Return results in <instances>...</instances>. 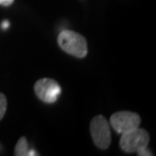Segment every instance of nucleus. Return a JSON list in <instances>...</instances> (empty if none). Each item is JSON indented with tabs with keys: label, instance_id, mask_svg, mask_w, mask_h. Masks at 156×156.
<instances>
[{
	"label": "nucleus",
	"instance_id": "obj_1",
	"mask_svg": "<svg viewBox=\"0 0 156 156\" xmlns=\"http://www.w3.org/2000/svg\"><path fill=\"white\" fill-rule=\"evenodd\" d=\"M58 44L62 50L76 57L83 58L88 53L87 41L83 36L72 30H62L58 36Z\"/></svg>",
	"mask_w": 156,
	"mask_h": 156
},
{
	"label": "nucleus",
	"instance_id": "obj_2",
	"mask_svg": "<svg viewBox=\"0 0 156 156\" xmlns=\"http://www.w3.org/2000/svg\"><path fill=\"white\" fill-rule=\"evenodd\" d=\"M89 128L95 146L101 149H107L111 143V133L106 118L102 115L95 116Z\"/></svg>",
	"mask_w": 156,
	"mask_h": 156
},
{
	"label": "nucleus",
	"instance_id": "obj_3",
	"mask_svg": "<svg viewBox=\"0 0 156 156\" xmlns=\"http://www.w3.org/2000/svg\"><path fill=\"white\" fill-rule=\"evenodd\" d=\"M149 142V134L142 128H134L123 133L120 140V146L126 153H134L140 148L147 147Z\"/></svg>",
	"mask_w": 156,
	"mask_h": 156
},
{
	"label": "nucleus",
	"instance_id": "obj_4",
	"mask_svg": "<svg viewBox=\"0 0 156 156\" xmlns=\"http://www.w3.org/2000/svg\"><path fill=\"white\" fill-rule=\"evenodd\" d=\"M110 123L117 133L123 134L139 128L140 117L138 114L130 111H120L110 117Z\"/></svg>",
	"mask_w": 156,
	"mask_h": 156
},
{
	"label": "nucleus",
	"instance_id": "obj_5",
	"mask_svg": "<svg viewBox=\"0 0 156 156\" xmlns=\"http://www.w3.org/2000/svg\"><path fill=\"white\" fill-rule=\"evenodd\" d=\"M34 90L39 99L46 103L56 102L61 94L60 85L56 81L50 78L38 80L34 85Z\"/></svg>",
	"mask_w": 156,
	"mask_h": 156
},
{
	"label": "nucleus",
	"instance_id": "obj_6",
	"mask_svg": "<svg viewBox=\"0 0 156 156\" xmlns=\"http://www.w3.org/2000/svg\"><path fill=\"white\" fill-rule=\"evenodd\" d=\"M29 145L25 137H21L18 140L16 147H15V155L16 156H28Z\"/></svg>",
	"mask_w": 156,
	"mask_h": 156
},
{
	"label": "nucleus",
	"instance_id": "obj_7",
	"mask_svg": "<svg viewBox=\"0 0 156 156\" xmlns=\"http://www.w3.org/2000/svg\"><path fill=\"white\" fill-rule=\"evenodd\" d=\"M7 108V100L5 95L0 93V120L4 117Z\"/></svg>",
	"mask_w": 156,
	"mask_h": 156
},
{
	"label": "nucleus",
	"instance_id": "obj_8",
	"mask_svg": "<svg viewBox=\"0 0 156 156\" xmlns=\"http://www.w3.org/2000/svg\"><path fill=\"white\" fill-rule=\"evenodd\" d=\"M137 154L140 156H151L152 155V153L150 151L147 149V147H141L140 148L139 150L136 152Z\"/></svg>",
	"mask_w": 156,
	"mask_h": 156
},
{
	"label": "nucleus",
	"instance_id": "obj_9",
	"mask_svg": "<svg viewBox=\"0 0 156 156\" xmlns=\"http://www.w3.org/2000/svg\"><path fill=\"white\" fill-rule=\"evenodd\" d=\"M14 2V0H0V5L4 6H9Z\"/></svg>",
	"mask_w": 156,
	"mask_h": 156
},
{
	"label": "nucleus",
	"instance_id": "obj_10",
	"mask_svg": "<svg viewBox=\"0 0 156 156\" xmlns=\"http://www.w3.org/2000/svg\"><path fill=\"white\" fill-rule=\"evenodd\" d=\"M9 27V22L8 21H4L2 23V28L3 29H7Z\"/></svg>",
	"mask_w": 156,
	"mask_h": 156
},
{
	"label": "nucleus",
	"instance_id": "obj_11",
	"mask_svg": "<svg viewBox=\"0 0 156 156\" xmlns=\"http://www.w3.org/2000/svg\"><path fill=\"white\" fill-rule=\"evenodd\" d=\"M34 155H37V154L36 153V151L35 150H29L28 153V156H34Z\"/></svg>",
	"mask_w": 156,
	"mask_h": 156
}]
</instances>
